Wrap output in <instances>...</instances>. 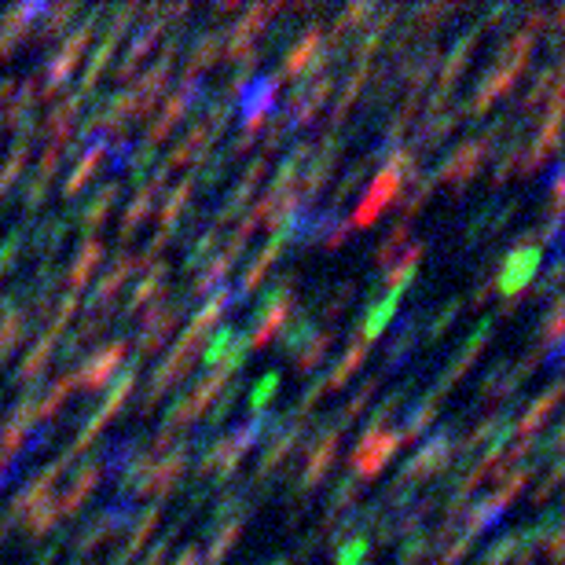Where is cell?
Returning <instances> with one entry per match:
<instances>
[{"label":"cell","mask_w":565,"mask_h":565,"mask_svg":"<svg viewBox=\"0 0 565 565\" xmlns=\"http://www.w3.org/2000/svg\"><path fill=\"white\" fill-rule=\"evenodd\" d=\"M400 448V437L397 433H385V430H367L360 437V444H356V452L349 456V470L356 473V478L371 481L375 473L390 463V456Z\"/></svg>","instance_id":"cell-1"},{"label":"cell","mask_w":565,"mask_h":565,"mask_svg":"<svg viewBox=\"0 0 565 565\" xmlns=\"http://www.w3.org/2000/svg\"><path fill=\"white\" fill-rule=\"evenodd\" d=\"M540 261H544L540 246H518V250L507 257V264H503V272H499V294H503V297L511 294V305L518 302V294H521L532 279H537Z\"/></svg>","instance_id":"cell-2"},{"label":"cell","mask_w":565,"mask_h":565,"mask_svg":"<svg viewBox=\"0 0 565 565\" xmlns=\"http://www.w3.org/2000/svg\"><path fill=\"white\" fill-rule=\"evenodd\" d=\"M93 26H96V19H88L85 26H77L74 34H70V41L63 44V52H59L55 59H52V67L44 70V96H52L59 85H63L70 74H74V67H77V59L85 55V48H88V41H93Z\"/></svg>","instance_id":"cell-3"},{"label":"cell","mask_w":565,"mask_h":565,"mask_svg":"<svg viewBox=\"0 0 565 565\" xmlns=\"http://www.w3.org/2000/svg\"><path fill=\"white\" fill-rule=\"evenodd\" d=\"M133 385H136V367H125L122 375L114 378V385H110V393H107V400H103V408L93 415V419H88V426L81 430V437H77V452L81 448H88V444H93V437L114 419L117 411H122V404L129 400V393H133Z\"/></svg>","instance_id":"cell-4"},{"label":"cell","mask_w":565,"mask_h":565,"mask_svg":"<svg viewBox=\"0 0 565 565\" xmlns=\"http://www.w3.org/2000/svg\"><path fill=\"white\" fill-rule=\"evenodd\" d=\"M452 448H456V440H452L448 430H440L437 437H430V440H426V448H419V456H415V459L404 466L400 485H415V481L430 478V473H437L444 463L452 459Z\"/></svg>","instance_id":"cell-5"},{"label":"cell","mask_w":565,"mask_h":565,"mask_svg":"<svg viewBox=\"0 0 565 565\" xmlns=\"http://www.w3.org/2000/svg\"><path fill=\"white\" fill-rule=\"evenodd\" d=\"M122 360H125V342H114V345L100 349L96 356H88L85 367L74 375V385H77V390H85V393L103 390V385L110 382V375L117 371V364H122Z\"/></svg>","instance_id":"cell-6"},{"label":"cell","mask_w":565,"mask_h":565,"mask_svg":"<svg viewBox=\"0 0 565 565\" xmlns=\"http://www.w3.org/2000/svg\"><path fill=\"white\" fill-rule=\"evenodd\" d=\"M276 88H279L276 77H257V81L243 85L239 107H243V117H246V136H254V133L261 129L264 117H269V110H272V103H276Z\"/></svg>","instance_id":"cell-7"},{"label":"cell","mask_w":565,"mask_h":565,"mask_svg":"<svg viewBox=\"0 0 565 565\" xmlns=\"http://www.w3.org/2000/svg\"><path fill=\"white\" fill-rule=\"evenodd\" d=\"M184 466H188V448H176L169 459H162L158 466H151V470L143 473V481L136 485V492L140 496H155V499L165 496L176 485V478L184 473Z\"/></svg>","instance_id":"cell-8"},{"label":"cell","mask_w":565,"mask_h":565,"mask_svg":"<svg viewBox=\"0 0 565 565\" xmlns=\"http://www.w3.org/2000/svg\"><path fill=\"white\" fill-rule=\"evenodd\" d=\"M488 158V140H478V143H463L459 151L440 165V181H452V184H466L478 165Z\"/></svg>","instance_id":"cell-9"},{"label":"cell","mask_w":565,"mask_h":565,"mask_svg":"<svg viewBox=\"0 0 565 565\" xmlns=\"http://www.w3.org/2000/svg\"><path fill=\"white\" fill-rule=\"evenodd\" d=\"M198 100V77H188L181 88H176V96L165 103V110L158 114V122H155V129H151V136H147V143H158V140H165L169 136V129L176 125V122H181V114L191 107Z\"/></svg>","instance_id":"cell-10"},{"label":"cell","mask_w":565,"mask_h":565,"mask_svg":"<svg viewBox=\"0 0 565 565\" xmlns=\"http://www.w3.org/2000/svg\"><path fill=\"white\" fill-rule=\"evenodd\" d=\"M181 323V305H169V309H155L151 316L143 319V331H140V352H158L169 335L176 331Z\"/></svg>","instance_id":"cell-11"},{"label":"cell","mask_w":565,"mask_h":565,"mask_svg":"<svg viewBox=\"0 0 565 565\" xmlns=\"http://www.w3.org/2000/svg\"><path fill=\"white\" fill-rule=\"evenodd\" d=\"M162 181H165V165L155 173V181H147V184L136 191V198L129 202V210H125V217H122V239H129V235L147 221V214H151V206H155V198H158V191H162Z\"/></svg>","instance_id":"cell-12"},{"label":"cell","mask_w":565,"mask_h":565,"mask_svg":"<svg viewBox=\"0 0 565 565\" xmlns=\"http://www.w3.org/2000/svg\"><path fill=\"white\" fill-rule=\"evenodd\" d=\"M338 440H342V430L335 426L331 433H327L316 448H312V456L305 459V478H302V488H312V485H319V478L327 473V466L335 463V456H338Z\"/></svg>","instance_id":"cell-13"},{"label":"cell","mask_w":565,"mask_h":565,"mask_svg":"<svg viewBox=\"0 0 565 565\" xmlns=\"http://www.w3.org/2000/svg\"><path fill=\"white\" fill-rule=\"evenodd\" d=\"M283 246H287V231L279 228V231L272 235V239H269V246H264V250L257 254V261L250 264V272H246V279H243L239 294H231V297H235V302H239V297H246V294H250V290H254V287L261 283V276H264V272H269V264H272V261L279 257V250H283Z\"/></svg>","instance_id":"cell-14"},{"label":"cell","mask_w":565,"mask_h":565,"mask_svg":"<svg viewBox=\"0 0 565 565\" xmlns=\"http://www.w3.org/2000/svg\"><path fill=\"white\" fill-rule=\"evenodd\" d=\"M100 478H103V470L96 466V463H88L81 473H77V481H74V488L63 496V499H55V507H59V518H67V514H74L77 507H81V499L93 492L96 485H100Z\"/></svg>","instance_id":"cell-15"},{"label":"cell","mask_w":565,"mask_h":565,"mask_svg":"<svg viewBox=\"0 0 565 565\" xmlns=\"http://www.w3.org/2000/svg\"><path fill=\"white\" fill-rule=\"evenodd\" d=\"M103 261V243L100 239H85V246L77 250L74 264H70V290L81 294V287L88 283V276L96 272V264Z\"/></svg>","instance_id":"cell-16"},{"label":"cell","mask_w":565,"mask_h":565,"mask_svg":"<svg viewBox=\"0 0 565 565\" xmlns=\"http://www.w3.org/2000/svg\"><path fill=\"white\" fill-rule=\"evenodd\" d=\"M133 264H136V257H122L114 264V269L103 276V283L96 287V294H93V312H96V305H100V316H107V305L114 302V294H117V287L125 283V276L133 272Z\"/></svg>","instance_id":"cell-17"},{"label":"cell","mask_w":565,"mask_h":565,"mask_svg":"<svg viewBox=\"0 0 565 565\" xmlns=\"http://www.w3.org/2000/svg\"><path fill=\"white\" fill-rule=\"evenodd\" d=\"M400 294L404 290H397V287H390V294L382 297V302L367 312V319H364V342H375L385 327H390V319H393V312H397V305H400Z\"/></svg>","instance_id":"cell-18"},{"label":"cell","mask_w":565,"mask_h":565,"mask_svg":"<svg viewBox=\"0 0 565 565\" xmlns=\"http://www.w3.org/2000/svg\"><path fill=\"white\" fill-rule=\"evenodd\" d=\"M162 37V22H151V26H143L140 29V34H136V41H133V48L125 52V59H122V67H117V77H129L136 67H140V59L147 55V52H151L155 48V41Z\"/></svg>","instance_id":"cell-19"},{"label":"cell","mask_w":565,"mask_h":565,"mask_svg":"<svg viewBox=\"0 0 565 565\" xmlns=\"http://www.w3.org/2000/svg\"><path fill=\"white\" fill-rule=\"evenodd\" d=\"M558 400H561V385H551V390L529 408V415L521 419V426H518V433H521V440L529 444V437H532V430H540L544 423H547V415L558 408Z\"/></svg>","instance_id":"cell-20"},{"label":"cell","mask_w":565,"mask_h":565,"mask_svg":"<svg viewBox=\"0 0 565 565\" xmlns=\"http://www.w3.org/2000/svg\"><path fill=\"white\" fill-rule=\"evenodd\" d=\"M103 158H107V140H103V136H96V143L85 151V158H81V162H77V169L70 173V181H67V188H63V191H67V195H77V191L88 184V176H93V169H96Z\"/></svg>","instance_id":"cell-21"},{"label":"cell","mask_w":565,"mask_h":565,"mask_svg":"<svg viewBox=\"0 0 565 565\" xmlns=\"http://www.w3.org/2000/svg\"><path fill=\"white\" fill-rule=\"evenodd\" d=\"M400 188H404V181H400V173L397 169H390V165H385L378 176H375V184H371V191L364 195L371 206H375V210L382 214L385 210V206H390L397 195H400Z\"/></svg>","instance_id":"cell-22"},{"label":"cell","mask_w":565,"mask_h":565,"mask_svg":"<svg viewBox=\"0 0 565 565\" xmlns=\"http://www.w3.org/2000/svg\"><path fill=\"white\" fill-rule=\"evenodd\" d=\"M364 360H367V342H356V345H352V349L345 352V360H342V364H338V367H335L331 375H327V378L319 382V385H323V393H331V390H342V385L349 382V375H352L356 367H360Z\"/></svg>","instance_id":"cell-23"},{"label":"cell","mask_w":565,"mask_h":565,"mask_svg":"<svg viewBox=\"0 0 565 565\" xmlns=\"http://www.w3.org/2000/svg\"><path fill=\"white\" fill-rule=\"evenodd\" d=\"M437 400H440V397H437V393H430V397H426V400H423L419 408H411V415H408V423H404V430L397 433V437H400V444H411L415 437H419V433H423V430H426V426L433 423V411H437Z\"/></svg>","instance_id":"cell-24"},{"label":"cell","mask_w":565,"mask_h":565,"mask_svg":"<svg viewBox=\"0 0 565 565\" xmlns=\"http://www.w3.org/2000/svg\"><path fill=\"white\" fill-rule=\"evenodd\" d=\"M319 29L312 26L309 34L302 37V44L297 48H290V55H287V74H302V70H309L312 67V59H316V48H319Z\"/></svg>","instance_id":"cell-25"},{"label":"cell","mask_w":565,"mask_h":565,"mask_svg":"<svg viewBox=\"0 0 565 565\" xmlns=\"http://www.w3.org/2000/svg\"><path fill=\"white\" fill-rule=\"evenodd\" d=\"M114 44H117V37H110V34H107V37H103V44L96 48V55H93V59H88V70H85V77H81V93H77L81 100H85L88 93H93V85H96V77H100V74L107 70V59L114 55Z\"/></svg>","instance_id":"cell-26"},{"label":"cell","mask_w":565,"mask_h":565,"mask_svg":"<svg viewBox=\"0 0 565 565\" xmlns=\"http://www.w3.org/2000/svg\"><path fill=\"white\" fill-rule=\"evenodd\" d=\"M239 537H243V521H228L221 529V537L210 544V551H206V565H221L228 558V551L239 544Z\"/></svg>","instance_id":"cell-27"},{"label":"cell","mask_w":565,"mask_h":565,"mask_svg":"<svg viewBox=\"0 0 565 565\" xmlns=\"http://www.w3.org/2000/svg\"><path fill=\"white\" fill-rule=\"evenodd\" d=\"M52 345H55V338H52V335H44L34 349H29V356H26L22 367H19V378H22V382H29L34 375H41V371L48 367V360H52Z\"/></svg>","instance_id":"cell-28"},{"label":"cell","mask_w":565,"mask_h":565,"mask_svg":"<svg viewBox=\"0 0 565 565\" xmlns=\"http://www.w3.org/2000/svg\"><path fill=\"white\" fill-rule=\"evenodd\" d=\"M22 331H26V319H22V312H15V309H8L4 312V319H0V360L19 345V338H22Z\"/></svg>","instance_id":"cell-29"},{"label":"cell","mask_w":565,"mask_h":565,"mask_svg":"<svg viewBox=\"0 0 565 565\" xmlns=\"http://www.w3.org/2000/svg\"><path fill=\"white\" fill-rule=\"evenodd\" d=\"M283 323H287V327H283V345H287L290 352H297V349H302V342L312 335V323H309L305 312H290Z\"/></svg>","instance_id":"cell-30"},{"label":"cell","mask_w":565,"mask_h":565,"mask_svg":"<svg viewBox=\"0 0 565 565\" xmlns=\"http://www.w3.org/2000/svg\"><path fill=\"white\" fill-rule=\"evenodd\" d=\"M217 55H221V37H217V34H206V37L195 44V52H191L188 77H198V70H202V67H210Z\"/></svg>","instance_id":"cell-31"},{"label":"cell","mask_w":565,"mask_h":565,"mask_svg":"<svg viewBox=\"0 0 565 565\" xmlns=\"http://www.w3.org/2000/svg\"><path fill=\"white\" fill-rule=\"evenodd\" d=\"M55 521H59V507H55V499L41 503L37 511H29V514H26V529H29V537H44L48 529H55Z\"/></svg>","instance_id":"cell-32"},{"label":"cell","mask_w":565,"mask_h":565,"mask_svg":"<svg viewBox=\"0 0 565 565\" xmlns=\"http://www.w3.org/2000/svg\"><path fill=\"white\" fill-rule=\"evenodd\" d=\"M331 345H335V335H331V331L316 335V338L302 349V356H297V367H302V371H312V367L323 360V356H327V349H331Z\"/></svg>","instance_id":"cell-33"},{"label":"cell","mask_w":565,"mask_h":565,"mask_svg":"<svg viewBox=\"0 0 565 565\" xmlns=\"http://www.w3.org/2000/svg\"><path fill=\"white\" fill-rule=\"evenodd\" d=\"M529 558V547H525V540L521 537H507V540H499L488 554H485V565H507L511 558Z\"/></svg>","instance_id":"cell-34"},{"label":"cell","mask_w":565,"mask_h":565,"mask_svg":"<svg viewBox=\"0 0 565 565\" xmlns=\"http://www.w3.org/2000/svg\"><path fill=\"white\" fill-rule=\"evenodd\" d=\"M162 287H165V264H158V269L147 276L140 287H136V294H133V302H129V309H140V305H147L151 297H158L162 294Z\"/></svg>","instance_id":"cell-35"},{"label":"cell","mask_w":565,"mask_h":565,"mask_svg":"<svg viewBox=\"0 0 565 565\" xmlns=\"http://www.w3.org/2000/svg\"><path fill=\"white\" fill-rule=\"evenodd\" d=\"M231 342H235V331H231V327H221V331L210 338V345H206L202 360L210 364V367H221V364H224V356H228V349H231Z\"/></svg>","instance_id":"cell-36"},{"label":"cell","mask_w":565,"mask_h":565,"mask_svg":"<svg viewBox=\"0 0 565 565\" xmlns=\"http://www.w3.org/2000/svg\"><path fill=\"white\" fill-rule=\"evenodd\" d=\"M117 198V184H103L100 188V195L88 202V210H85V224L93 228V224H103V217H107V210H110V202Z\"/></svg>","instance_id":"cell-37"},{"label":"cell","mask_w":565,"mask_h":565,"mask_svg":"<svg viewBox=\"0 0 565 565\" xmlns=\"http://www.w3.org/2000/svg\"><path fill=\"white\" fill-rule=\"evenodd\" d=\"M26 155H29V147H26V140H19L15 151H12V158H8V165L0 169V198H4V191L19 181V173H22V165H26Z\"/></svg>","instance_id":"cell-38"},{"label":"cell","mask_w":565,"mask_h":565,"mask_svg":"<svg viewBox=\"0 0 565 565\" xmlns=\"http://www.w3.org/2000/svg\"><path fill=\"white\" fill-rule=\"evenodd\" d=\"M191 181H184L181 188H176L173 195H169V202H165V210H162V231H169L173 224H176V217H181V210L188 206V198H191Z\"/></svg>","instance_id":"cell-39"},{"label":"cell","mask_w":565,"mask_h":565,"mask_svg":"<svg viewBox=\"0 0 565 565\" xmlns=\"http://www.w3.org/2000/svg\"><path fill=\"white\" fill-rule=\"evenodd\" d=\"M228 269H231V257H228V254H221L217 261H210V269H206V276L195 283V294H210V290H217V287H221V279L228 276Z\"/></svg>","instance_id":"cell-40"},{"label":"cell","mask_w":565,"mask_h":565,"mask_svg":"<svg viewBox=\"0 0 565 565\" xmlns=\"http://www.w3.org/2000/svg\"><path fill=\"white\" fill-rule=\"evenodd\" d=\"M276 390H279V375L272 371V375H264V378L257 382V390L250 393V408H254L257 415H264V408H269V400L276 397Z\"/></svg>","instance_id":"cell-41"},{"label":"cell","mask_w":565,"mask_h":565,"mask_svg":"<svg viewBox=\"0 0 565 565\" xmlns=\"http://www.w3.org/2000/svg\"><path fill=\"white\" fill-rule=\"evenodd\" d=\"M48 26H44V37H59L63 34V26L77 15V4H59V8H48Z\"/></svg>","instance_id":"cell-42"},{"label":"cell","mask_w":565,"mask_h":565,"mask_svg":"<svg viewBox=\"0 0 565 565\" xmlns=\"http://www.w3.org/2000/svg\"><path fill=\"white\" fill-rule=\"evenodd\" d=\"M404 239H408V221L393 228V235H390V239H385V243L378 246V254H375V261H378V264H390V261L397 257V250L404 246Z\"/></svg>","instance_id":"cell-43"},{"label":"cell","mask_w":565,"mask_h":565,"mask_svg":"<svg viewBox=\"0 0 565 565\" xmlns=\"http://www.w3.org/2000/svg\"><path fill=\"white\" fill-rule=\"evenodd\" d=\"M81 305V294H74V290H67V297H63V305H59V312H55V319H52V338L59 335V331H63V327H67V319L74 316V309Z\"/></svg>","instance_id":"cell-44"},{"label":"cell","mask_w":565,"mask_h":565,"mask_svg":"<svg viewBox=\"0 0 565 565\" xmlns=\"http://www.w3.org/2000/svg\"><path fill=\"white\" fill-rule=\"evenodd\" d=\"M352 499H356V478H349V481L338 485V492H335V507H331V521L342 518V514L352 507Z\"/></svg>","instance_id":"cell-45"},{"label":"cell","mask_w":565,"mask_h":565,"mask_svg":"<svg viewBox=\"0 0 565 565\" xmlns=\"http://www.w3.org/2000/svg\"><path fill=\"white\" fill-rule=\"evenodd\" d=\"M364 554H367V540L356 537L338 551V565H364Z\"/></svg>","instance_id":"cell-46"},{"label":"cell","mask_w":565,"mask_h":565,"mask_svg":"<svg viewBox=\"0 0 565 565\" xmlns=\"http://www.w3.org/2000/svg\"><path fill=\"white\" fill-rule=\"evenodd\" d=\"M411 338H415V319H408V323L400 327V335H397V342H393V360H390V367H400V364H404Z\"/></svg>","instance_id":"cell-47"},{"label":"cell","mask_w":565,"mask_h":565,"mask_svg":"<svg viewBox=\"0 0 565 565\" xmlns=\"http://www.w3.org/2000/svg\"><path fill=\"white\" fill-rule=\"evenodd\" d=\"M19 246H22V235H19V231H12V235H8V243L0 246V276H4V272L12 269V261H15Z\"/></svg>","instance_id":"cell-48"},{"label":"cell","mask_w":565,"mask_h":565,"mask_svg":"<svg viewBox=\"0 0 565 565\" xmlns=\"http://www.w3.org/2000/svg\"><path fill=\"white\" fill-rule=\"evenodd\" d=\"M214 250H217V231H206L202 239H198V246L191 250L188 264H202V257H206V254H214Z\"/></svg>","instance_id":"cell-49"},{"label":"cell","mask_w":565,"mask_h":565,"mask_svg":"<svg viewBox=\"0 0 565 565\" xmlns=\"http://www.w3.org/2000/svg\"><path fill=\"white\" fill-rule=\"evenodd\" d=\"M423 551H426V540L419 537V532H415V537L404 544V551H400V561H404V565H415V561L423 558Z\"/></svg>","instance_id":"cell-50"},{"label":"cell","mask_w":565,"mask_h":565,"mask_svg":"<svg viewBox=\"0 0 565 565\" xmlns=\"http://www.w3.org/2000/svg\"><path fill=\"white\" fill-rule=\"evenodd\" d=\"M12 103H15V85L4 81V85H0V117H4V107L12 110Z\"/></svg>","instance_id":"cell-51"},{"label":"cell","mask_w":565,"mask_h":565,"mask_svg":"<svg viewBox=\"0 0 565 565\" xmlns=\"http://www.w3.org/2000/svg\"><path fill=\"white\" fill-rule=\"evenodd\" d=\"M165 551H169V540H162L151 554H147V558H143V565H162V561H165Z\"/></svg>","instance_id":"cell-52"},{"label":"cell","mask_w":565,"mask_h":565,"mask_svg":"<svg viewBox=\"0 0 565 565\" xmlns=\"http://www.w3.org/2000/svg\"><path fill=\"white\" fill-rule=\"evenodd\" d=\"M176 565H198V551H195V547H188L181 558H176Z\"/></svg>","instance_id":"cell-53"},{"label":"cell","mask_w":565,"mask_h":565,"mask_svg":"<svg viewBox=\"0 0 565 565\" xmlns=\"http://www.w3.org/2000/svg\"><path fill=\"white\" fill-rule=\"evenodd\" d=\"M279 565H287V561H279Z\"/></svg>","instance_id":"cell-54"}]
</instances>
